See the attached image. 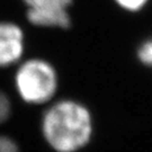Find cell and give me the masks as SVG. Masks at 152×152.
<instances>
[{
    "label": "cell",
    "instance_id": "1",
    "mask_svg": "<svg viewBox=\"0 0 152 152\" xmlns=\"http://www.w3.org/2000/svg\"><path fill=\"white\" fill-rule=\"evenodd\" d=\"M43 133L58 152H75L91 136V116L86 107L71 100L55 104L43 117Z\"/></svg>",
    "mask_w": 152,
    "mask_h": 152
},
{
    "label": "cell",
    "instance_id": "2",
    "mask_svg": "<svg viewBox=\"0 0 152 152\" xmlns=\"http://www.w3.org/2000/svg\"><path fill=\"white\" fill-rule=\"evenodd\" d=\"M16 87L20 97L31 104H42L53 97L58 79L53 66L43 60H29L16 73Z\"/></svg>",
    "mask_w": 152,
    "mask_h": 152
},
{
    "label": "cell",
    "instance_id": "3",
    "mask_svg": "<svg viewBox=\"0 0 152 152\" xmlns=\"http://www.w3.org/2000/svg\"><path fill=\"white\" fill-rule=\"evenodd\" d=\"M27 6V19L35 26L68 28L71 25L69 7L73 0H23Z\"/></svg>",
    "mask_w": 152,
    "mask_h": 152
},
{
    "label": "cell",
    "instance_id": "4",
    "mask_svg": "<svg viewBox=\"0 0 152 152\" xmlns=\"http://www.w3.org/2000/svg\"><path fill=\"white\" fill-rule=\"evenodd\" d=\"M24 33L14 23L0 22V66H7L22 56Z\"/></svg>",
    "mask_w": 152,
    "mask_h": 152
},
{
    "label": "cell",
    "instance_id": "5",
    "mask_svg": "<svg viewBox=\"0 0 152 152\" xmlns=\"http://www.w3.org/2000/svg\"><path fill=\"white\" fill-rule=\"evenodd\" d=\"M136 58L145 66L152 68V35H148L136 46Z\"/></svg>",
    "mask_w": 152,
    "mask_h": 152
},
{
    "label": "cell",
    "instance_id": "6",
    "mask_svg": "<svg viewBox=\"0 0 152 152\" xmlns=\"http://www.w3.org/2000/svg\"><path fill=\"white\" fill-rule=\"evenodd\" d=\"M116 7H118L121 10L129 12V14H137L142 11L150 0H112Z\"/></svg>",
    "mask_w": 152,
    "mask_h": 152
},
{
    "label": "cell",
    "instance_id": "7",
    "mask_svg": "<svg viewBox=\"0 0 152 152\" xmlns=\"http://www.w3.org/2000/svg\"><path fill=\"white\" fill-rule=\"evenodd\" d=\"M10 114V103L2 91H0V123L5 122Z\"/></svg>",
    "mask_w": 152,
    "mask_h": 152
},
{
    "label": "cell",
    "instance_id": "8",
    "mask_svg": "<svg viewBox=\"0 0 152 152\" xmlns=\"http://www.w3.org/2000/svg\"><path fill=\"white\" fill-rule=\"evenodd\" d=\"M0 152H19L16 142L10 137L0 136Z\"/></svg>",
    "mask_w": 152,
    "mask_h": 152
}]
</instances>
